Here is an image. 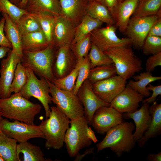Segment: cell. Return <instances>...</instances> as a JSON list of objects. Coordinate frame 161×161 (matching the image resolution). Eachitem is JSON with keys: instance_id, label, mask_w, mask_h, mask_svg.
Segmentation results:
<instances>
[{"instance_id": "cell-1", "label": "cell", "mask_w": 161, "mask_h": 161, "mask_svg": "<svg viewBox=\"0 0 161 161\" xmlns=\"http://www.w3.org/2000/svg\"><path fill=\"white\" fill-rule=\"evenodd\" d=\"M41 108L40 104L30 102L19 92L6 98H0V113L2 116L30 125L34 124L35 117Z\"/></svg>"}, {"instance_id": "cell-2", "label": "cell", "mask_w": 161, "mask_h": 161, "mask_svg": "<svg viewBox=\"0 0 161 161\" xmlns=\"http://www.w3.org/2000/svg\"><path fill=\"white\" fill-rule=\"evenodd\" d=\"M135 126L131 122H124L109 129L103 140L97 144L98 152L109 148L118 157L123 152H129L134 147L136 142L133 133Z\"/></svg>"}, {"instance_id": "cell-3", "label": "cell", "mask_w": 161, "mask_h": 161, "mask_svg": "<svg viewBox=\"0 0 161 161\" xmlns=\"http://www.w3.org/2000/svg\"><path fill=\"white\" fill-rule=\"evenodd\" d=\"M50 109L49 118L42 120L39 126L45 137V147L59 150L63 146L70 120L57 106H52Z\"/></svg>"}, {"instance_id": "cell-4", "label": "cell", "mask_w": 161, "mask_h": 161, "mask_svg": "<svg viewBox=\"0 0 161 161\" xmlns=\"http://www.w3.org/2000/svg\"><path fill=\"white\" fill-rule=\"evenodd\" d=\"M70 126L66 131L64 143L69 156L75 157L79 151L98 140L91 127H88L86 117L83 116L70 120Z\"/></svg>"}, {"instance_id": "cell-5", "label": "cell", "mask_w": 161, "mask_h": 161, "mask_svg": "<svg viewBox=\"0 0 161 161\" xmlns=\"http://www.w3.org/2000/svg\"><path fill=\"white\" fill-rule=\"evenodd\" d=\"M56 47L51 44L43 50L35 52L23 51L21 63L41 78L52 82L55 78L52 66Z\"/></svg>"}, {"instance_id": "cell-6", "label": "cell", "mask_w": 161, "mask_h": 161, "mask_svg": "<svg viewBox=\"0 0 161 161\" xmlns=\"http://www.w3.org/2000/svg\"><path fill=\"white\" fill-rule=\"evenodd\" d=\"M130 46L117 47L104 52L112 59L117 75L126 81L143 69L141 60Z\"/></svg>"}, {"instance_id": "cell-7", "label": "cell", "mask_w": 161, "mask_h": 161, "mask_svg": "<svg viewBox=\"0 0 161 161\" xmlns=\"http://www.w3.org/2000/svg\"><path fill=\"white\" fill-rule=\"evenodd\" d=\"M47 82L52 102L69 118L74 120L84 115L83 107L77 95L60 89L50 81Z\"/></svg>"}, {"instance_id": "cell-8", "label": "cell", "mask_w": 161, "mask_h": 161, "mask_svg": "<svg viewBox=\"0 0 161 161\" xmlns=\"http://www.w3.org/2000/svg\"><path fill=\"white\" fill-rule=\"evenodd\" d=\"M27 69V82L19 93L27 99L29 100L32 97L38 100L43 105L47 118L51 112L49 104L52 103L47 80L43 78L38 79L32 70L28 68Z\"/></svg>"}, {"instance_id": "cell-9", "label": "cell", "mask_w": 161, "mask_h": 161, "mask_svg": "<svg viewBox=\"0 0 161 161\" xmlns=\"http://www.w3.org/2000/svg\"><path fill=\"white\" fill-rule=\"evenodd\" d=\"M0 129L5 136L15 139L19 143L27 142L31 138L45 139L39 126L16 120L10 122L3 118L0 121Z\"/></svg>"}, {"instance_id": "cell-10", "label": "cell", "mask_w": 161, "mask_h": 161, "mask_svg": "<svg viewBox=\"0 0 161 161\" xmlns=\"http://www.w3.org/2000/svg\"><path fill=\"white\" fill-rule=\"evenodd\" d=\"M159 17L157 15L131 17L124 33L131 46L137 49H142L151 28Z\"/></svg>"}, {"instance_id": "cell-11", "label": "cell", "mask_w": 161, "mask_h": 161, "mask_svg": "<svg viewBox=\"0 0 161 161\" xmlns=\"http://www.w3.org/2000/svg\"><path fill=\"white\" fill-rule=\"evenodd\" d=\"M116 29L115 25H109L94 30L90 33L92 43L104 52L117 47L131 46L128 38H120L117 36Z\"/></svg>"}, {"instance_id": "cell-12", "label": "cell", "mask_w": 161, "mask_h": 161, "mask_svg": "<svg viewBox=\"0 0 161 161\" xmlns=\"http://www.w3.org/2000/svg\"><path fill=\"white\" fill-rule=\"evenodd\" d=\"M123 122L122 114L110 106H103L95 112L91 125L97 133L104 134L112 128Z\"/></svg>"}, {"instance_id": "cell-13", "label": "cell", "mask_w": 161, "mask_h": 161, "mask_svg": "<svg viewBox=\"0 0 161 161\" xmlns=\"http://www.w3.org/2000/svg\"><path fill=\"white\" fill-rule=\"evenodd\" d=\"M78 60L67 44L56 48L52 66V71L55 78L60 79L69 75L75 68Z\"/></svg>"}, {"instance_id": "cell-14", "label": "cell", "mask_w": 161, "mask_h": 161, "mask_svg": "<svg viewBox=\"0 0 161 161\" xmlns=\"http://www.w3.org/2000/svg\"><path fill=\"white\" fill-rule=\"evenodd\" d=\"M21 58L16 52L10 49L7 58L2 59L0 69V98L5 99L11 95L10 86L18 63Z\"/></svg>"}, {"instance_id": "cell-15", "label": "cell", "mask_w": 161, "mask_h": 161, "mask_svg": "<svg viewBox=\"0 0 161 161\" xmlns=\"http://www.w3.org/2000/svg\"><path fill=\"white\" fill-rule=\"evenodd\" d=\"M83 107L84 115L88 125H91L92 118L96 110L103 106H110V103H106L98 97L94 92L92 83L88 79L79 87L76 94Z\"/></svg>"}, {"instance_id": "cell-16", "label": "cell", "mask_w": 161, "mask_h": 161, "mask_svg": "<svg viewBox=\"0 0 161 161\" xmlns=\"http://www.w3.org/2000/svg\"><path fill=\"white\" fill-rule=\"evenodd\" d=\"M126 81L119 76L111 78L92 84L95 94L103 101L110 103L114 98L125 88Z\"/></svg>"}, {"instance_id": "cell-17", "label": "cell", "mask_w": 161, "mask_h": 161, "mask_svg": "<svg viewBox=\"0 0 161 161\" xmlns=\"http://www.w3.org/2000/svg\"><path fill=\"white\" fill-rule=\"evenodd\" d=\"M144 97L127 84L111 101L110 106L122 114L134 112L138 109Z\"/></svg>"}, {"instance_id": "cell-18", "label": "cell", "mask_w": 161, "mask_h": 161, "mask_svg": "<svg viewBox=\"0 0 161 161\" xmlns=\"http://www.w3.org/2000/svg\"><path fill=\"white\" fill-rule=\"evenodd\" d=\"M75 27L68 19L62 16L56 17L53 29L52 43L58 48L71 44L73 39Z\"/></svg>"}, {"instance_id": "cell-19", "label": "cell", "mask_w": 161, "mask_h": 161, "mask_svg": "<svg viewBox=\"0 0 161 161\" xmlns=\"http://www.w3.org/2000/svg\"><path fill=\"white\" fill-rule=\"evenodd\" d=\"M139 0H122L118 1L113 8L111 15L115 26L120 32L124 33L129 21Z\"/></svg>"}, {"instance_id": "cell-20", "label": "cell", "mask_w": 161, "mask_h": 161, "mask_svg": "<svg viewBox=\"0 0 161 161\" xmlns=\"http://www.w3.org/2000/svg\"><path fill=\"white\" fill-rule=\"evenodd\" d=\"M139 109L132 112L123 113L122 116L126 119H132L135 124L136 129L133 133L136 141L140 139L148 129L151 119L149 111V104L147 102L142 103Z\"/></svg>"}, {"instance_id": "cell-21", "label": "cell", "mask_w": 161, "mask_h": 161, "mask_svg": "<svg viewBox=\"0 0 161 161\" xmlns=\"http://www.w3.org/2000/svg\"><path fill=\"white\" fill-rule=\"evenodd\" d=\"M61 16L69 20L75 27L86 15L87 5L86 0H59Z\"/></svg>"}, {"instance_id": "cell-22", "label": "cell", "mask_w": 161, "mask_h": 161, "mask_svg": "<svg viewBox=\"0 0 161 161\" xmlns=\"http://www.w3.org/2000/svg\"><path fill=\"white\" fill-rule=\"evenodd\" d=\"M151 119L149 126L142 137L137 142L138 145L143 147L146 142L161 134V104L155 101L149 107Z\"/></svg>"}, {"instance_id": "cell-23", "label": "cell", "mask_w": 161, "mask_h": 161, "mask_svg": "<svg viewBox=\"0 0 161 161\" xmlns=\"http://www.w3.org/2000/svg\"><path fill=\"white\" fill-rule=\"evenodd\" d=\"M50 45L42 30L27 33L22 36V52L39 51L44 49Z\"/></svg>"}, {"instance_id": "cell-24", "label": "cell", "mask_w": 161, "mask_h": 161, "mask_svg": "<svg viewBox=\"0 0 161 161\" xmlns=\"http://www.w3.org/2000/svg\"><path fill=\"white\" fill-rule=\"evenodd\" d=\"M5 20L4 30L5 35L12 45L13 51L21 58L23 55L21 47L22 35L18 26L7 14L1 13Z\"/></svg>"}, {"instance_id": "cell-25", "label": "cell", "mask_w": 161, "mask_h": 161, "mask_svg": "<svg viewBox=\"0 0 161 161\" xmlns=\"http://www.w3.org/2000/svg\"><path fill=\"white\" fill-rule=\"evenodd\" d=\"M25 9L28 12H41L55 16H61L59 0H28Z\"/></svg>"}, {"instance_id": "cell-26", "label": "cell", "mask_w": 161, "mask_h": 161, "mask_svg": "<svg viewBox=\"0 0 161 161\" xmlns=\"http://www.w3.org/2000/svg\"><path fill=\"white\" fill-rule=\"evenodd\" d=\"M86 15L98 20L107 25H114V19L108 9L103 4L95 0L89 2Z\"/></svg>"}, {"instance_id": "cell-27", "label": "cell", "mask_w": 161, "mask_h": 161, "mask_svg": "<svg viewBox=\"0 0 161 161\" xmlns=\"http://www.w3.org/2000/svg\"><path fill=\"white\" fill-rule=\"evenodd\" d=\"M16 153L20 161V154L23 155L24 161H50L52 160L47 159L40 147L34 145L27 141L20 143L17 145Z\"/></svg>"}, {"instance_id": "cell-28", "label": "cell", "mask_w": 161, "mask_h": 161, "mask_svg": "<svg viewBox=\"0 0 161 161\" xmlns=\"http://www.w3.org/2000/svg\"><path fill=\"white\" fill-rule=\"evenodd\" d=\"M103 23L85 15L80 23L75 27L74 38L71 44L78 42L94 30L101 27Z\"/></svg>"}, {"instance_id": "cell-29", "label": "cell", "mask_w": 161, "mask_h": 161, "mask_svg": "<svg viewBox=\"0 0 161 161\" xmlns=\"http://www.w3.org/2000/svg\"><path fill=\"white\" fill-rule=\"evenodd\" d=\"M133 78L136 81L130 80L128 85L144 97H146L149 96L151 94L149 90L146 88L147 86L152 82L161 79L160 76H154L151 72L148 71L133 76Z\"/></svg>"}, {"instance_id": "cell-30", "label": "cell", "mask_w": 161, "mask_h": 161, "mask_svg": "<svg viewBox=\"0 0 161 161\" xmlns=\"http://www.w3.org/2000/svg\"><path fill=\"white\" fill-rule=\"evenodd\" d=\"M161 0H140L131 16L157 15L161 17Z\"/></svg>"}, {"instance_id": "cell-31", "label": "cell", "mask_w": 161, "mask_h": 161, "mask_svg": "<svg viewBox=\"0 0 161 161\" xmlns=\"http://www.w3.org/2000/svg\"><path fill=\"white\" fill-rule=\"evenodd\" d=\"M17 141L0 134V156L4 161H20L16 153Z\"/></svg>"}, {"instance_id": "cell-32", "label": "cell", "mask_w": 161, "mask_h": 161, "mask_svg": "<svg viewBox=\"0 0 161 161\" xmlns=\"http://www.w3.org/2000/svg\"><path fill=\"white\" fill-rule=\"evenodd\" d=\"M117 75L114 64L99 66L91 68L88 79L92 84L111 78Z\"/></svg>"}, {"instance_id": "cell-33", "label": "cell", "mask_w": 161, "mask_h": 161, "mask_svg": "<svg viewBox=\"0 0 161 161\" xmlns=\"http://www.w3.org/2000/svg\"><path fill=\"white\" fill-rule=\"evenodd\" d=\"M28 13L38 19L42 30L46 35L47 41L50 44L53 45L52 32L55 18L57 16H55L48 13L44 12H33Z\"/></svg>"}, {"instance_id": "cell-34", "label": "cell", "mask_w": 161, "mask_h": 161, "mask_svg": "<svg viewBox=\"0 0 161 161\" xmlns=\"http://www.w3.org/2000/svg\"><path fill=\"white\" fill-rule=\"evenodd\" d=\"M17 24L22 36L42 30L38 19L28 12L21 16Z\"/></svg>"}, {"instance_id": "cell-35", "label": "cell", "mask_w": 161, "mask_h": 161, "mask_svg": "<svg viewBox=\"0 0 161 161\" xmlns=\"http://www.w3.org/2000/svg\"><path fill=\"white\" fill-rule=\"evenodd\" d=\"M83 58L78 61L75 67L69 75L61 78H55L52 83L60 89L72 92Z\"/></svg>"}, {"instance_id": "cell-36", "label": "cell", "mask_w": 161, "mask_h": 161, "mask_svg": "<svg viewBox=\"0 0 161 161\" xmlns=\"http://www.w3.org/2000/svg\"><path fill=\"white\" fill-rule=\"evenodd\" d=\"M28 76L27 68L19 62L15 70L14 78L10 86L11 93L19 92L26 84Z\"/></svg>"}, {"instance_id": "cell-37", "label": "cell", "mask_w": 161, "mask_h": 161, "mask_svg": "<svg viewBox=\"0 0 161 161\" xmlns=\"http://www.w3.org/2000/svg\"><path fill=\"white\" fill-rule=\"evenodd\" d=\"M88 55L90 60L91 68L113 64L112 59L109 56L92 43Z\"/></svg>"}, {"instance_id": "cell-38", "label": "cell", "mask_w": 161, "mask_h": 161, "mask_svg": "<svg viewBox=\"0 0 161 161\" xmlns=\"http://www.w3.org/2000/svg\"><path fill=\"white\" fill-rule=\"evenodd\" d=\"M0 12L8 15L16 24L22 15L27 12L19 8L9 0H0Z\"/></svg>"}, {"instance_id": "cell-39", "label": "cell", "mask_w": 161, "mask_h": 161, "mask_svg": "<svg viewBox=\"0 0 161 161\" xmlns=\"http://www.w3.org/2000/svg\"><path fill=\"white\" fill-rule=\"evenodd\" d=\"M92 42L90 34L74 44H71V48L78 61L88 55Z\"/></svg>"}, {"instance_id": "cell-40", "label": "cell", "mask_w": 161, "mask_h": 161, "mask_svg": "<svg viewBox=\"0 0 161 161\" xmlns=\"http://www.w3.org/2000/svg\"><path fill=\"white\" fill-rule=\"evenodd\" d=\"M90 69V61L88 55L82 59L72 91L74 94H77L78 89L83 83L88 79Z\"/></svg>"}, {"instance_id": "cell-41", "label": "cell", "mask_w": 161, "mask_h": 161, "mask_svg": "<svg viewBox=\"0 0 161 161\" xmlns=\"http://www.w3.org/2000/svg\"><path fill=\"white\" fill-rule=\"evenodd\" d=\"M142 49L146 55H155L161 52V37L147 36Z\"/></svg>"}, {"instance_id": "cell-42", "label": "cell", "mask_w": 161, "mask_h": 161, "mask_svg": "<svg viewBox=\"0 0 161 161\" xmlns=\"http://www.w3.org/2000/svg\"><path fill=\"white\" fill-rule=\"evenodd\" d=\"M161 66V52L153 55L147 60L145 64L146 71L153 72L157 66Z\"/></svg>"}, {"instance_id": "cell-43", "label": "cell", "mask_w": 161, "mask_h": 161, "mask_svg": "<svg viewBox=\"0 0 161 161\" xmlns=\"http://www.w3.org/2000/svg\"><path fill=\"white\" fill-rule=\"evenodd\" d=\"M148 86L146 87V88L149 90L152 91V94L149 97L146 98L142 101V103L147 102L149 104L153 103L156 100L157 97L161 95V85L153 86L149 84Z\"/></svg>"}, {"instance_id": "cell-44", "label": "cell", "mask_w": 161, "mask_h": 161, "mask_svg": "<svg viewBox=\"0 0 161 161\" xmlns=\"http://www.w3.org/2000/svg\"><path fill=\"white\" fill-rule=\"evenodd\" d=\"M5 20L2 16L0 20V46L12 48V45L6 37L4 30Z\"/></svg>"}, {"instance_id": "cell-45", "label": "cell", "mask_w": 161, "mask_h": 161, "mask_svg": "<svg viewBox=\"0 0 161 161\" xmlns=\"http://www.w3.org/2000/svg\"><path fill=\"white\" fill-rule=\"evenodd\" d=\"M148 36L161 37V17L159 18L151 28Z\"/></svg>"}, {"instance_id": "cell-46", "label": "cell", "mask_w": 161, "mask_h": 161, "mask_svg": "<svg viewBox=\"0 0 161 161\" xmlns=\"http://www.w3.org/2000/svg\"><path fill=\"white\" fill-rule=\"evenodd\" d=\"M103 4L108 9L111 14L118 1V0H95Z\"/></svg>"}, {"instance_id": "cell-47", "label": "cell", "mask_w": 161, "mask_h": 161, "mask_svg": "<svg viewBox=\"0 0 161 161\" xmlns=\"http://www.w3.org/2000/svg\"><path fill=\"white\" fill-rule=\"evenodd\" d=\"M94 151V148H91L86 150L82 154L78 152L75 157V161H80L87 155L93 153Z\"/></svg>"}, {"instance_id": "cell-48", "label": "cell", "mask_w": 161, "mask_h": 161, "mask_svg": "<svg viewBox=\"0 0 161 161\" xmlns=\"http://www.w3.org/2000/svg\"><path fill=\"white\" fill-rule=\"evenodd\" d=\"M147 159L148 161H161V151H160L157 154L153 153L149 154L147 156Z\"/></svg>"}, {"instance_id": "cell-49", "label": "cell", "mask_w": 161, "mask_h": 161, "mask_svg": "<svg viewBox=\"0 0 161 161\" xmlns=\"http://www.w3.org/2000/svg\"><path fill=\"white\" fill-rule=\"evenodd\" d=\"M11 49L7 47L0 46V59L7 56V54Z\"/></svg>"}, {"instance_id": "cell-50", "label": "cell", "mask_w": 161, "mask_h": 161, "mask_svg": "<svg viewBox=\"0 0 161 161\" xmlns=\"http://www.w3.org/2000/svg\"><path fill=\"white\" fill-rule=\"evenodd\" d=\"M28 1V0H21V2L17 6L20 8L25 9Z\"/></svg>"}, {"instance_id": "cell-51", "label": "cell", "mask_w": 161, "mask_h": 161, "mask_svg": "<svg viewBox=\"0 0 161 161\" xmlns=\"http://www.w3.org/2000/svg\"><path fill=\"white\" fill-rule=\"evenodd\" d=\"M12 3L17 6L21 2V0H9Z\"/></svg>"}, {"instance_id": "cell-52", "label": "cell", "mask_w": 161, "mask_h": 161, "mask_svg": "<svg viewBox=\"0 0 161 161\" xmlns=\"http://www.w3.org/2000/svg\"><path fill=\"white\" fill-rule=\"evenodd\" d=\"M2 117V116H1V114L0 113V121L1 120V119L3 118ZM1 132H2L1 131L0 129V134L1 133Z\"/></svg>"}, {"instance_id": "cell-53", "label": "cell", "mask_w": 161, "mask_h": 161, "mask_svg": "<svg viewBox=\"0 0 161 161\" xmlns=\"http://www.w3.org/2000/svg\"><path fill=\"white\" fill-rule=\"evenodd\" d=\"M0 161H4L3 159L0 156Z\"/></svg>"}, {"instance_id": "cell-54", "label": "cell", "mask_w": 161, "mask_h": 161, "mask_svg": "<svg viewBox=\"0 0 161 161\" xmlns=\"http://www.w3.org/2000/svg\"><path fill=\"white\" fill-rule=\"evenodd\" d=\"M87 1L90 2V1H91L93 0H86Z\"/></svg>"}, {"instance_id": "cell-55", "label": "cell", "mask_w": 161, "mask_h": 161, "mask_svg": "<svg viewBox=\"0 0 161 161\" xmlns=\"http://www.w3.org/2000/svg\"><path fill=\"white\" fill-rule=\"evenodd\" d=\"M118 0V1H121L122 0Z\"/></svg>"}, {"instance_id": "cell-56", "label": "cell", "mask_w": 161, "mask_h": 161, "mask_svg": "<svg viewBox=\"0 0 161 161\" xmlns=\"http://www.w3.org/2000/svg\"><path fill=\"white\" fill-rule=\"evenodd\" d=\"M140 0H139V1H140Z\"/></svg>"}]
</instances>
